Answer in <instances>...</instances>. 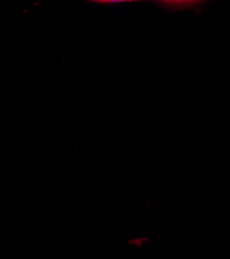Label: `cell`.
Masks as SVG:
<instances>
[{
  "label": "cell",
  "mask_w": 230,
  "mask_h": 259,
  "mask_svg": "<svg viewBox=\"0 0 230 259\" xmlns=\"http://www.w3.org/2000/svg\"><path fill=\"white\" fill-rule=\"evenodd\" d=\"M163 4H164V7L166 8L171 7L172 9H175L176 7H178L179 9H186V8L194 7L197 3L196 2H165Z\"/></svg>",
  "instance_id": "1"
}]
</instances>
